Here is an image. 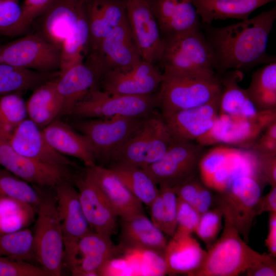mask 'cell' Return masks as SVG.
Wrapping results in <instances>:
<instances>
[{"instance_id": "7", "label": "cell", "mask_w": 276, "mask_h": 276, "mask_svg": "<svg viewBox=\"0 0 276 276\" xmlns=\"http://www.w3.org/2000/svg\"><path fill=\"white\" fill-rule=\"evenodd\" d=\"M61 48L39 33L0 45V63L43 73L59 72Z\"/></svg>"}, {"instance_id": "55", "label": "cell", "mask_w": 276, "mask_h": 276, "mask_svg": "<svg viewBox=\"0 0 276 276\" xmlns=\"http://www.w3.org/2000/svg\"><path fill=\"white\" fill-rule=\"evenodd\" d=\"M264 134L273 140H276V121L272 122L266 128Z\"/></svg>"}, {"instance_id": "53", "label": "cell", "mask_w": 276, "mask_h": 276, "mask_svg": "<svg viewBox=\"0 0 276 276\" xmlns=\"http://www.w3.org/2000/svg\"><path fill=\"white\" fill-rule=\"evenodd\" d=\"M265 245L269 254L276 257V212L270 213L268 233L265 239Z\"/></svg>"}, {"instance_id": "24", "label": "cell", "mask_w": 276, "mask_h": 276, "mask_svg": "<svg viewBox=\"0 0 276 276\" xmlns=\"http://www.w3.org/2000/svg\"><path fill=\"white\" fill-rule=\"evenodd\" d=\"M89 37L86 56L94 53L116 27L127 19L126 0H87Z\"/></svg>"}, {"instance_id": "6", "label": "cell", "mask_w": 276, "mask_h": 276, "mask_svg": "<svg viewBox=\"0 0 276 276\" xmlns=\"http://www.w3.org/2000/svg\"><path fill=\"white\" fill-rule=\"evenodd\" d=\"M157 106V94L110 95L96 87L78 102L68 114L82 119L109 118L115 116L143 118L152 114Z\"/></svg>"}, {"instance_id": "32", "label": "cell", "mask_w": 276, "mask_h": 276, "mask_svg": "<svg viewBox=\"0 0 276 276\" xmlns=\"http://www.w3.org/2000/svg\"><path fill=\"white\" fill-rule=\"evenodd\" d=\"M246 91L258 110H276V62L265 64L251 76Z\"/></svg>"}, {"instance_id": "44", "label": "cell", "mask_w": 276, "mask_h": 276, "mask_svg": "<svg viewBox=\"0 0 276 276\" xmlns=\"http://www.w3.org/2000/svg\"><path fill=\"white\" fill-rule=\"evenodd\" d=\"M231 148L218 147L202 155L199 164V170L205 186L213 174L227 164Z\"/></svg>"}, {"instance_id": "42", "label": "cell", "mask_w": 276, "mask_h": 276, "mask_svg": "<svg viewBox=\"0 0 276 276\" xmlns=\"http://www.w3.org/2000/svg\"><path fill=\"white\" fill-rule=\"evenodd\" d=\"M222 211L218 206L201 215L194 232L205 244L207 249L217 239L222 227Z\"/></svg>"}, {"instance_id": "20", "label": "cell", "mask_w": 276, "mask_h": 276, "mask_svg": "<svg viewBox=\"0 0 276 276\" xmlns=\"http://www.w3.org/2000/svg\"><path fill=\"white\" fill-rule=\"evenodd\" d=\"M220 97L202 105L161 114L173 137L197 141L208 132L219 116Z\"/></svg>"}, {"instance_id": "54", "label": "cell", "mask_w": 276, "mask_h": 276, "mask_svg": "<svg viewBox=\"0 0 276 276\" xmlns=\"http://www.w3.org/2000/svg\"><path fill=\"white\" fill-rule=\"evenodd\" d=\"M252 150L258 153H276V140H273L265 134L254 143Z\"/></svg>"}, {"instance_id": "51", "label": "cell", "mask_w": 276, "mask_h": 276, "mask_svg": "<svg viewBox=\"0 0 276 276\" xmlns=\"http://www.w3.org/2000/svg\"><path fill=\"white\" fill-rule=\"evenodd\" d=\"M213 202V197L209 188L200 183L198 193L194 208L202 215L210 210Z\"/></svg>"}, {"instance_id": "5", "label": "cell", "mask_w": 276, "mask_h": 276, "mask_svg": "<svg viewBox=\"0 0 276 276\" xmlns=\"http://www.w3.org/2000/svg\"><path fill=\"white\" fill-rule=\"evenodd\" d=\"M158 64L163 72L215 73L210 45L200 28L163 40Z\"/></svg>"}, {"instance_id": "2", "label": "cell", "mask_w": 276, "mask_h": 276, "mask_svg": "<svg viewBox=\"0 0 276 276\" xmlns=\"http://www.w3.org/2000/svg\"><path fill=\"white\" fill-rule=\"evenodd\" d=\"M222 211L224 226L219 238L208 249L201 265L191 276H235L246 271L259 252L250 247L237 228L227 206L216 201Z\"/></svg>"}, {"instance_id": "14", "label": "cell", "mask_w": 276, "mask_h": 276, "mask_svg": "<svg viewBox=\"0 0 276 276\" xmlns=\"http://www.w3.org/2000/svg\"><path fill=\"white\" fill-rule=\"evenodd\" d=\"M261 183L251 177H238L218 197L228 208L240 236L247 243L256 217V205L262 195Z\"/></svg>"}, {"instance_id": "19", "label": "cell", "mask_w": 276, "mask_h": 276, "mask_svg": "<svg viewBox=\"0 0 276 276\" xmlns=\"http://www.w3.org/2000/svg\"><path fill=\"white\" fill-rule=\"evenodd\" d=\"M157 21L162 39L200 29L199 16L191 0H146Z\"/></svg>"}, {"instance_id": "11", "label": "cell", "mask_w": 276, "mask_h": 276, "mask_svg": "<svg viewBox=\"0 0 276 276\" xmlns=\"http://www.w3.org/2000/svg\"><path fill=\"white\" fill-rule=\"evenodd\" d=\"M276 121V110L261 111L252 118L220 114L211 129L196 141L202 146L215 143L252 145L259 134Z\"/></svg>"}, {"instance_id": "41", "label": "cell", "mask_w": 276, "mask_h": 276, "mask_svg": "<svg viewBox=\"0 0 276 276\" xmlns=\"http://www.w3.org/2000/svg\"><path fill=\"white\" fill-rule=\"evenodd\" d=\"M174 140V138L161 114H157L142 169L163 157Z\"/></svg>"}, {"instance_id": "17", "label": "cell", "mask_w": 276, "mask_h": 276, "mask_svg": "<svg viewBox=\"0 0 276 276\" xmlns=\"http://www.w3.org/2000/svg\"><path fill=\"white\" fill-rule=\"evenodd\" d=\"M8 140L16 152L35 161L54 166H76L74 162L51 146L42 129L29 118L17 126Z\"/></svg>"}, {"instance_id": "36", "label": "cell", "mask_w": 276, "mask_h": 276, "mask_svg": "<svg viewBox=\"0 0 276 276\" xmlns=\"http://www.w3.org/2000/svg\"><path fill=\"white\" fill-rule=\"evenodd\" d=\"M0 256L28 262L35 259L33 232L26 228L16 232L0 233Z\"/></svg>"}, {"instance_id": "4", "label": "cell", "mask_w": 276, "mask_h": 276, "mask_svg": "<svg viewBox=\"0 0 276 276\" xmlns=\"http://www.w3.org/2000/svg\"><path fill=\"white\" fill-rule=\"evenodd\" d=\"M34 226L35 260L50 276H59L64 262V242L56 197L42 195Z\"/></svg>"}, {"instance_id": "40", "label": "cell", "mask_w": 276, "mask_h": 276, "mask_svg": "<svg viewBox=\"0 0 276 276\" xmlns=\"http://www.w3.org/2000/svg\"><path fill=\"white\" fill-rule=\"evenodd\" d=\"M30 26L25 21L18 0H0V37H16Z\"/></svg>"}, {"instance_id": "52", "label": "cell", "mask_w": 276, "mask_h": 276, "mask_svg": "<svg viewBox=\"0 0 276 276\" xmlns=\"http://www.w3.org/2000/svg\"><path fill=\"white\" fill-rule=\"evenodd\" d=\"M268 212H276V186L271 187L270 191L265 196H261L256 207V216Z\"/></svg>"}, {"instance_id": "30", "label": "cell", "mask_w": 276, "mask_h": 276, "mask_svg": "<svg viewBox=\"0 0 276 276\" xmlns=\"http://www.w3.org/2000/svg\"><path fill=\"white\" fill-rule=\"evenodd\" d=\"M57 77L33 90L26 102L29 118L41 129L60 117L61 104L56 89Z\"/></svg>"}, {"instance_id": "48", "label": "cell", "mask_w": 276, "mask_h": 276, "mask_svg": "<svg viewBox=\"0 0 276 276\" xmlns=\"http://www.w3.org/2000/svg\"><path fill=\"white\" fill-rule=\"evenodd\" d=\"M259 173L263 182L276 186V153H258Z\"/></svg>"}, {"instance_id": "31", "label": "cell", "mask_w": 276, "mask_h": 276, "mask_svg": "<svg viewBox=\"0 0 276 276\" xmlns=\"http://www.w3.org/2000/svg\"><path fill=\"white\" fill-rule=\"evenodd\" d=\"M156 114L154 111L145 119L141 126L113 155L112 163L143 168Z\"/></svg>"}, {"instance_id": "49", "label": "cell", "mask_w": 276, "mask_h": 276, "mask_svg": "<svg viewBox=\"0 0 276 276\" xmlns=\"http://www.w3.org/2000/svg\"><path fill=\"white\" fill-rule=\"evenodd\" d=\"M54 0H25L21 6L22 16L29 26L41 16L50 6Z\"/></svg>"}, {"instance_id": "28", "label": "cell", "mask_w": 276, "mask_h": 276, "mask_svg": "<svg viewBox=\"0 0 276 276\" xmlns=\"http://www.w3.org/2000/svg\"><path fill=\"white\" fill-rule=\"evenodd\" d=\"M201 24L217 20H244L256 9L275 0H191Z\"/></svg>"}, {"instance_id": "12", "label": "cell", "mask_w": 276, "mask_h": 276, "mask_svg": "<svg viewBox=\"0 0 276 276\" xmlns=\"http://www.w3.org/2000/svg\"><path fill=\"white\" fill-rule=\"evenodd\" d=\"M55 187L63 238L64 260L67 264L73 259L80 239L93 231L84 214L78 192L69 180L62 181Z\"/></svg>"}, {"instance_id": "9", "label": "cell", "mask_w": 276, "mask_h": 276, "mask_svg": "<svg viewBox=\"0 0 276 276\" xmlns=\"http://www.w3.org/2000/svg\"><path fill=\"white\" fill-rule=\"evenodd\" d=\"M146 118L115 116L84 119L76 121L74 126L89 143L96 159L110 160L114 153L141 126Z\"/></svg>"}, {"instance_id": "18", "label": "cell", "mask_w": 276, "mask_h": 276, "mask_svg": "<svg viewBox=\"0 0 276 276\" xmlns=\"http://www.w3.org/2000/svg\"><path fill=\"white\" fill-rule=\"evenodd\" d=\"M74 180L91 230L110 236L114 234L118 217L98 186L85 172Z\"/></svg>"}, {"instance_id": "15", "label": "cell", "mask_w": 276, "mask_h": 276, "mask_svg": "<svg viewBox=\"0 0 276 276\" xmlns=\"http://www.w3.org/2000/svg\"><path fill=\"white\" fill-rule=\"evenodd\" d=\"M9 136L0 131V166L29 183L55 187L69 180L67 167L44 164L16 152L9 142Z\"/></svg>"}, {"instance_id": "46", "label": "cell", "mask_w": 276, "mask_h": 276, "mask_svg": "<svg viewBox=\"0 0 276 276\" xmlns=\"http://www.w3.org/2000/svg\"><path fill=\"white\" fill-rule=\"evenodd\" d=\"M200 217L192 205L177 197V229L192 234L195 232Z\"/></svg>"}, {"instance_id": "38", "label": "cell", "mask_w": 276, "mask_h": 276, "mask_svg": "<svg viewBox=\"0 0 276 276\" xmlns=\"http://www.w3.org/2000/svg\"><path fill=\"white\" fill-rule=\"evenodd\" d=\"M19 93L0 95V131L9 136L27 118L26 103Z\"/></svg>"}, {"instance_id": "22", "label": "cell", "mask_w": 276, "mask_h": 276, "mask_svg": "<svg viewBox=\"0 0 276 276\" xmlns=\"http://www.w3.org/2000/svg\"><path fill=\"white\" fill-rule=\"evenodd\" d=\"M85 172L98 186L120 219L144 214L143 204L109 168L96 164L86 167Z\"/></svg>"}, {"instance_id": "33", "label": "cell", "mask_w": 276, "mask_h": 276, "mask_svg": "<svg viewBox=\"0 0 276 276\" xmlns=\"http://www.w3.org/2000/svg\"><path fill=\"white\" fill-rule=\"evenodd\" d=\"M59 75V72L43 73L0 63V95L34 90Z\"/></svg>"}, {"instance_id": "35", "label": "cell", "mask_w": 276, "mask_h": 276, "mask_svg": "<svg viewBox=\"0 0 276 276\" xmlns=\"http://www.w3.org/2000/svg\"><path fill=\"white\" fill-rule=\"evenodd\" d=\"M37 210L29 203L0 196V233L18 231L30 225Z\"/></svg>"}, {"instance_id": "13", "label": "cell", "mask_w": 276, "mask_h": 276, "mask_svg": "<svg viewBox=\"0 0 276 276\" xmlns=\"http://www.w3.org/2000/svg\"><path fill=\"white\" fill-rule=\"evenodd\" d=\"M128 24L143 60L156 65L160 60L163 41L153 13L146 0H126Z\"/></svg>"}, {"instance_id": "37", "label": "cell", "mask_w": 276, "mask_h": 276, "mask_svg": "<svg viewBox=\"0 0 276 276\" xmlns=\"http://www.w3.org/2000/svg\"><path fill=\"white\" fill-rule=\"evenodd\" d=\"M0 196L29 203L37 211L42 194L29 182L4 168H0Z\"/></svg>"}, {"instance_id": "34", "label": "cell", "mask_w": 276, "mask_h": 276, "mask_svg": "<svg viewBox=\"0 0 276 276\" xmlns=\"http://www.w3.org/2000/svg\"><path fill=\"white\" fill-rule=\"evenodd\" d=\"M109 168L143 204L149 206L158 195L157 185L142 168L117 163Z\"/></svg>"}, {"instance_id": "45", "label": "cell", "mask_w": 276, "mask_h": 276, "mask_svg": "<svg viewBox=\"0 0 276 276\" xmlns=\"http://www.w3.org/2000/svg\"><path fill=\"white\" fill-rule=\"evenodd\" d=\"M0 276H50L41 267L0 256Z\"/></svg>"}, {"instance_id": "21", "label": "cell", "mask_w": 276, "mask_h": 276, "mask_svg": "<svg viewBox=\"0 0 276 276\" xmlns=\"http://www.w3.org/2000/svg\"><path fill=\"white\" fill-rule=\"evenodd\" d=\"M87 0H54L42 16L38 33L61 48L63 42L87 12Z\"/></svg>"}, {"instance_id": "27", "label": "cell", "mask_w": 276, "mask_h": 276, "mask_svg": "<svg viewBox=\"0 0 276 276\" xmlns=\"http://www.w3.org/2000/svg\"><path fill=\"white\" fill-rule=\"evenodd\" d=\"M42 131L49 144L59 153L79 159L86 167L96 165V159L87 140L68 124L56 119Z\"/></svg>"}, {"instance_id": "10", "label": "cell", "mask_w": 276, "mask_h": 276, "mask_svg": "<svg viewBox=\"0 0 276 276\" xmlns=\"http://www.w3.org/2000/svg\"><path fill=\"white\" fill-rule=\"evenodd\" d=\"M142 60L127 19L108 34L84 62L94 71L99 83L105 73L129 70Z\"/></svg>"}, {"instance_id": "50", "label": "cell", "mask_w": 276, "mask_h": 276, "mask_svg": "<svg viewBox=\"0 0 276 276\" xmlns=\"http://www.w3.org/2000/svg\"><path fill=\"white\" fill-rule=\"evenodd\" d=\"M200 183L194 178L172 188L177 197L194 207L197 197Z\"/></svg>"}, {"instance_id": "23", "label": "cell", "mask_w": 276, "mask_h": 276, "mask_svg": "<svg viewBox=\"0 0 276 276\" xmlns=\"http://www.w3.org/2000/svg\"><path fill=\"white\" fill-rule=\"evenodd\" d=\"M165 235L145 213L120 219L119 245L123 250L147 251L164 257L168 243Z\"/></svg>"}, {"instance_id": "26", "label": "cell", "mask_w": 276, "mask_h": 276, "mask_svg": "<svg viewBox=\"0 0 276 276\" xmlns=\"http://www.w3.org/2000/svg\"><path fill=\"white\" fill-rule=\"evenodd\" d=\"M96 87L99 88L96 75L84 62L59 73L56 80V89L61 104L60 117L68 114L78 102Z\"/></svg>"}, {"instance_id": "1", "label": "cell", "mask_w": 276, "mask_h": 276, "mask_svg": "<svg viewBox=\"0 0 276 276\" xmlns=\"http://www.w3.org/2000/svg\"><path fill=\"white\" fill-rule=\"evenodd\" d=\"M276 19V7L252 18L221 27H206L215 70H247L275 61L266 53L268 38Z\"/></svg>"}, {"instance_id": "3", "label": "cell", "mask_w": 276, "mask_h": 276, "mask_svg": "<svg viewBox=\"0 0 276 276\" xmlns=\"http://www.w3.org/2000/svg\"><path fill=\"white\" fill-rule=\"evenodd\" d=\"M157 94L162 115L209 103L220 96L222 85L215 73L163 72Z\"/></svg>"}, {"instance_id": "8", "label": "cell", "mask_w": 276, "mask_h": 276, "mask_svg": "<svg viewBox=\"0 0 276 276\" xmlns=\"http://www.w3.org/2000/svg\"><path fill=\"white\" fill-rule=\"evenodd\" d=\"M203 147L174 139L163 157L143 169L156 185L174 188L195 178Z\"/></svg>"}, {"instance_id": "29", "label": "cell", "mask_w": 276, "mask_h": 276, "mask_svg": "<svg viewBox=\"0 0 276 276\" xmlns=\"http://www.w3.org/2000/svg\"><path fill=\"white\" fill-rule=\"evenodd\" d=\"M242 76L241 71L233 70L220 79L219 113L241 118H252L260 113L261 111L252 102L245 89L238 84Z\"/></svg>"}, {"instance_id": "16", "label": "cell", "mask_w": 276, "mask_h": 276, "mask_svg": "<svg viewBox=\"0 0 276 276\" xmlns=\"http://www.w3.org/2000/svg\"><path fill=\"white\" fill-rule=\"evenodd\" d=\"M162 80L163 72L159 68L142 60L129 70L105 73L98 85L100 89L110 95H147L154 94Z\"/></svg>"}, {"instance_id": "25", "label": "cell", "mask_w": 276, "mask_h": 276, "mask_svg": "<svg viewBox=\"0 0 276 276\" xmlns=\"http://www.w3.org/2000/svg\"><path fill=\"white\" fill-rule=\"evenodd\" d=\"M206 255L192 234L176 229L166 245L164 258L167 274H192L201 265Z\"/></svg>"}, {"instance_id": "47", "label": "cell", "mask_w": 276, "mask_h": 276, "mask_svg": "<svg viewBox=\"0 0 276 276\" xmlns=\"http://www.w3.org/2000/svg\"><path fill=\"white\" fill-rule=\"evenodd\" d=\"M248 276H275V257L270 254H260L246 270Z\"/></svg>"}, {"instance_id": "39", "label": "cell", "mask_w": 276, "mask_h": 276, "mask_svg": "<svg viewBox=\"0 0 276 276\" xmlns=\"http://www.w3.org/2000/svg\"><path fill=\"white\" fill-rule=\"evenodd\" d=\"M123 250L122 247L112 242L111 236L91 232L78 241L70 267L77 259L86 255H107L112 258Z\"/></svg>"}, {"instance_id": "43", "label": "cell", "mask_w": 276, "mask_h": 276, "mask_svg": "<svg viewBox=\"0 0 276 276\" xmlns=\"http://www.w3.org/2000/svg\"><path fill=\"white\" fill-rule=\"evenodd\" d=\"M158 193L163 202L164 225L162 232L172 237L177 227V196L172 188L166 186H159Z\"/></svg>"}]
</instances>
